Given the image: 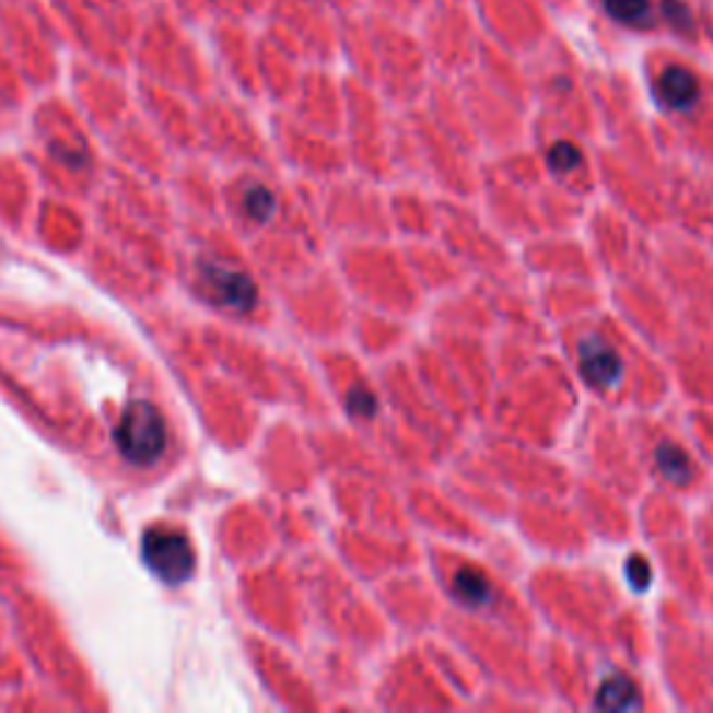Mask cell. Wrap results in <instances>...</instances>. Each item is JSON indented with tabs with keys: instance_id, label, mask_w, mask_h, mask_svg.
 I'll return each instance as SVG.
<instances>
[{
	"instance_id": "obj_14",
	"label": "cell",
	"mask_w": 713,
	"mask_h": 713,
	"mask_svg": "<svg viewBox=\"0 0 713 713\" xmlns=\"http://www.w3.org/2000/svg\"><path fill=\"white\" fill-rule=\"evenodd\" d=\"M664 14L677 25V28L682 25L686 32H691V14H689V9L682 7V3H677V0H664Z\"/></svg>"
},
{
	"instance_id": "obj_3",
	"label": "cell",
	"mask_w": 713,
	"mask_h": 713,
	"mask_svg": "<svg viewBox=\"0 0 713 713\" xmlns=\"http://www.w3.org/2000/svg\"><path fill=\"white\" fill-rule=\"evenodd\" d=\"M577 369L583 382L594 390H613L624 379V360L599 335H585L577 346Z\"/></svg>"
},
{
	"instance_id": "obj_9",
	"label": "cell",
	"mask_w": 713,
	"mask_h": 713,
	"mask_svg": "<svg viewBox=\"0 0 713 713\" xmlns=\"http://www.w3.org/2000/svg\"><path fill=\"white\" fill-rule=\"evenodd\" d=\"M603 7L621 25H652V0H603Z\"/></svg>"
},
{
	"instance_id": "obj_8",
	"label": "cell",
	"mask_w": 713,
	"mask_h": 713,
	"mask_svg": "<svg viewBox=\"0 0 713 713\" xmlns=\"http://www.w3.org/2000/svg\"><path fill=\"white\" fill-rule=\"evenodd\" d=\"M655 468L661 471L666 482L671 486H686L694 474V463H691L689 452L680 449L677 443L664 441L655 446Z\"/></svg>"
},
{
	"instance_id": "obj_4",
	"label": "cell",
	"mask_w": 713,
	"mask_h": 713,
	"mask_svg": "<svg viewBox=\"0 0 713 713\" xmlns=\"http://www.w3.org/2000/svg\"><path fill=\"white\" fill-rule=\"evenodd\" d=\"M201 277L207 293L215 295V302L237 313H248L257 304V284L243 271H234L229 265L203 262Z\"/></svg>"
},
{
	"instance_id": "obj_2",
	"label": "cell",
	"mask_w": 713,
	"mask_h": 713,
	"mask_svg": "<svg viewBox=\"0 0 713 713\" xmlns=\"http://www.w3.org/2000/svg\"><path fill=\"white\" fill-rule=\"evenodd\" d=\"M145 566L165 583H185L196 569V552L185 533L173 527H151L142 538Z\"/></svg>"
},
{
	"instance_id": "obj_7",
	"label": "cell",
	"mask_w": 713,
	"mask_h": 713,
	"mask_svg": "<svg viewBox=\"0 0 713 713\" xmlns=\"http://www.w3.org/2000/svg\"><path fill=\"white\" fill-rule=\"evenodd\" d=\"M452 597L463 605V608L480 610L488 608L493 599V585L477 566H460L452 574Z\"/></svg>"
},
{
	"instance_id": "obj_11",
	"label": "cell",
	"mask_w": 713,
	"mask_h": 713,
	"mask_svg": "<svg viewBox=\"0 0 713 713\" xmlns=\"http://www.w3.org/2000/svg\"><path fill=\"white\" fill-rule=\"evenodd\" d=\"M547 165L549 171L558 173V176H566V173H574L580 165H583V151H580L574 142L558 140L547 151Z\"/></svg>"
},
{
	"instance_id": "obj_1",
	"label": "cell",
	"mask_w": 713,
	"mask_h": 713,
	"mask_svg": "<svg viewBox=\"0 0 713 713\" xmlns=\"http://www.w3.org/2000/svg\"><path fill=\"white\" fill-rule=\"evenodd\" d=\"M115 443L131 466H154L167 446V426L162 412L151 401H131L115 430Z\"/></svg>"
},
{
	"instance_id": "obj_12",
	"label": "cell",
	"mask_w": 713,
	"mask_h": 713,
	"mask_svg": "<svg viewBox=\"0 0 713 713\" xmlns=\"http://www.w3.org/2000/svg\"><path fill=\"white\" fill-rule=\"evenodd\" d=\"M346 412H349L354 421H369L374 419L376 410H379V401H376L374 390H369L365 385H354V388L346 394Z\"/></svg>"
},
{
	"instance_id": "obj_10",
	"label": "cell",
	"mask_w": 713,
	"mask_h": 713,
	"mask_svg": "<svg viewBox=\"0 0 713 713\" xmlns=\"http://www.w3.org/2000/svg\"><path fill=\"white\" fill-rule=\"evenodd\" d=\"M243 212L252 218L254 223H268L277 212V198L268 187L252 185L246 192H243Z\"/></svg>"
},
{
	"instance_id": "obj_6",
	"label": "cell",
	"mask_w": 713,
	"mask_h": 713,
	"mask_svg": "<svg viewBox=\"0 0 713 713\" xmlns=\"http://www.w3.org/2000/svg\"><path fill=\"white\" fill-rule=\"evenodd\" d=\"M641 705H644V700H641L635 680H630L628 675H619V671L605 677L597 686V694H594L597 711H639Z\"/></svg>"
},
{
	"instance_id": "obj_5",
	"label": "cell",
	"mask_w": 713,
	"mask_h": 713,
	"mask_svg": "<svg viewBox=\"0 0 713 713\" xmlns=\"http://www.w3.org/2000/svg\"><path fill=\"white\" fill-rule=\"evenodd\" d=\"M655 93H658V101L666 109L689 112L700 101V81H697V75L691 70L671 65V68H666L658 75Z\"/></svg>"
},
{
	"instance_id": "obj_13",
	"label": "cell",
	"mask_w": 713,
	"mask_h": 713,
	"mask_svg": "<svg viewBox=\"0 0 713 713\" xmlns=\"http://www.w3.org/2000/svg\"><path fill=\"white\" fill-rule=\"evenodd\" d=\"M624 577H628L630 588L646 591L652 585V566L644 554H630L628 566H624Z\"/></svg>"
}]
</instances>
